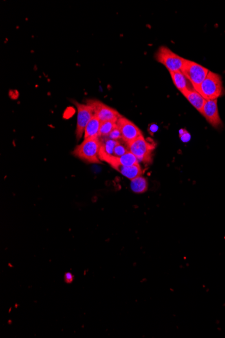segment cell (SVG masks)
Segmentation results:
<instances>
[{"mask_svg": "<svg viewBox=\"0 0 225 338\" xmlns=\"http://www.w3.org/2000/svg\"><path fill=\"white\" fill-rule=\"evenodd\" d=\"M101 142L99 138H91L84 140L73 151V155L88 163H100L99 151Z\"/></svg>", "mask_w": 225, "mask_h": 338, "instance_id": "6da1fadb", "label": "cell"}, {"mask_svg": "<svg viewBox=\"0 0 225 338\" xmlns=\"http://www.w3.org/2000/svg\"><path fill=\"white\" fill-rule=\"evenodd\" d=\"M206 100H213L224 93L222 79L220 75L209 71L204 81L195 89Z\"/></svg>", "mask_w": 225, "mask_h": 338, "instance_id": "7a4b0ae2", "label": "cell"}, {"mask_svg": "<svg viewBox=\"0 0 225 338\" xmlns=\"http://www.w3.org/2000/svg\"><path fill=\"white\" fill-rule=\"evenodd\" d=\"M181 71L190 82L193 89H197L207 76L209 70L196 62L186 60Z\"/></svg>", "mask_w": 225, "mask_h": 338, "instance_id": "3957f363", "label": "cell"}, {"mask_svg": "<svg viewBox=\"0 0 225 338\" xmlns=\"http://www.w3.org/2000/svg\"><path fill=\"white\" fill-rule=\"evenodd\" d=\"M127 148L129 152L136 156L139 161L149 163L152 160V155L155 145L154 142L146 140L144 136H142L127 145Z\"/></svg>", "mask_w": 225, "mask_h": 338, "instance_id": "277c9868", "label": "cell"}, {"mask_svg": "<svg viewBox=\"0 0 225 338\" xmlns=\"http://www.w3.org/2000/svg\"><path fill=\"white\" fill-rule=\"evenodd\" d=\"M155 58L157 62L165 66L169 73L181 71L186 60L175 54L165 46H162L159 49Z\"/></svg>", "mask_w": 225, "mask_h": 338, "instance_id": "5b68a950", "label": "cell"}, {"mask_svg": "<svg viewBox=\"0 0 225 338\" xmlns=\"http://www.w3.org/2000/svg\"><path fill=\"white\" fill-rule=\"evenodd\" d=\"M86 103L92 108L94 115L97 117L101 122L107 121L118 122L119 119L122 116L117 110L104 104L100 101L89 99Z\"/></svg>", "mask_w": 225, "mask_h": 338, "instance_id": "8992f818", "label": "cell"}, {"mask_svg": "<svg viewBox=\"0 0 225 338\" xmlns=\"http://www.w3.org/2000/svg\"><path fill=\"white\" fill-rule=\"evenodd\" d=\"M77 108V123L76 128V137L77 140H80L82 137L88 123L94 116V112L92 108L89 105L79 104L77 102H73Z\"/></svg>", "mask_w": 225, "mask_h": 338, "instance_id": "52a82bcc", "label": "cell"}, {"mask_svg": "<svg viewBox=\"0 0 225 338\" xmlns=\"http://www.w3.org/2000/svg\"><path fill=\"white\" fill-rule=\"evenodd\" d=\"M117 125L122 134V140L127 145L143 136L138 126L126 117H121L117 122Z\"/></svg>", "mask_w": 225, "mask_h": 338, "instance_id": "ba28073f", "label": "cell"}, {"mask_svg": "<svg viewBox=\"0 0 225 338\" xmlns=\"http://www.w3.org/2000/svg\"><path fill=\"white\" fill-rule=\"evenodd\" d=\"M201 114L213 127L218 128L222 125V121H221L219 109H218L217 99L206 100Z\"/></svg>", "mask_w": 225, "mask_h": 338, "instance_id": "9c48e42d", "label": "cell"}, {"mask_svg": "<svg viewBox=\"0 0 225 338\" xmlns=\"http://www.w3.org/2000/svg\"><path fill=\"white\" fill-rule=\"evenodd\" d=\"M184 96L201 113L204 107L206 99L194 89H188L182 93Z\"/></svg>", "mask_w": 225, "mask_h": 338, "instance_id": "30bf717a", "label": "cell"}, {"mask_svg": "<svg viewBox=\"0 0 225 338\" xmlns=\"http://www.w3.org/2000/svg\"><path fill=\"white\" fill-rule=\"evenodd\" d=\"M112 168L118 171L122 175L128 178V179H134L138 176H142L143 172L141 168L140 164L132 165V166H124L122 165H113Z\"/></svg>", "mask_w": 225, "mask_h": 338, "instance_id": "8fae6325", "label": "cell"}, {"mask_svg": "<svg viewBox=\"0 0 225 338\" xmlns=\"http://www.w3.org/2000/svg\"><path fill=\"white\" fill-rule=\"evenodd\" d=\"M101 122L97 117L93 116L88 123L85 130V139L91 138H99V131Z\"/></svg>", "mask_w": 225, "mask_h": 338, "instance_id": "7c38bea8", "label": "cell"}, {"mask_svg": "<svg viewBox=\"0 0 225 338\" xmlns=\"http://www.w3.org/2000/svg\"><path fill=\"white\" fill-rule=\"evenodd\" d=\"M169 73L175 87H177V89L181 93H183L186 90L190 89L188 86L187 78L183 74L182 71L171 72V73Z\"/></svg>", "mask_w": 225, "mask_h": 338, "instance_id": "4fadbf2b", "label": "cell"}, {"mask_svg": "<svg viewBox=\"0 0 225 338\" xmlns=\"http://www.w3.org/2000/svg\"><path fill=\"white\" fill-rule=\"evenodd\" d=\"M130 188L131 190L135 193H144L147 191L148 188H149V183H148L146 178L142 176H138V177L131 180Z\"/></svg>", "mask_w": 225, "mask_h": 338, "instance_id": "5bb4252c", "label": "cell"}, {"mask_svg": "<svg viewBox=\"0 0 225 338\" xmlns=\"http://www.w3.org/2000/svg\"><path fill=\"white\" fill-rule=\"evenodd\" d=\"M117 126H118L117 122L107 121V122H101L99 131V137H109L111 132H112Z\"/></svg>", "mask_w": 225, "mask_h": 338, "instance_id": "9a60e30c", "label": "cell"}, {"mask_svg": "<svg viewBox=\"0 0 225 338\" xmlns=\"http://www.w3.org/2000/svg\"><path fill=\"white\" fill-rule=\"evenodd\" d=\"M128 151V148L124 147L123 145L121 144L120 142L115 146L114 150H113V156H111V157H120L125 155Z\"/></svg>", "mask_w": 225, "mask_h": 338, "instance_id": "2e32d148", "label": "cell"}, {"mask_svg": "<svg viewBox=\"0 0 225 338\" xmlns=\"http://www.w3.org/2000/svg\"><path fill=\"white\" fill-rule=\"evenodd\" d=\"M109 139H113V140L119 141L120 139H122V134L118 126L111 132L109 137Z\"/></svg>", "mask_w": 225, "mask_h": 338, "instance_id": "e0dca14e", "label": "cell"}, {"mask_svg": "<svg viewBox=\"0 0 225 338\" xmlns=\"http://www.w3.org/2000/svg\"><path fill=\"white\" fill-rule=\"evenodd\" d=\"M179 137H180L181 139H182V141H184V142L186 143L188 142V141H190V135L189 133H188V131H186V130H181L180 132H179Z\"/></svg>", "mask_w": 225, "mask_h": 338, "instance_id": "ac0fdd59", "label": "cell"}, {"mask_svg": "<svg viewBox=\"0 0 225 338\" xmlns=\"http://www.w3.org/2000/svg\"><path fill=\"white\" fill-rule=\"evenodd\" d=\"M74 276L72 273L67 272L64 275V282L66 283V284H71L74 282Z\"/></svg>", "mask_w": 225, "mask_h": 338, "instance_id": "d6986e66", "label": "cell"}, {"mask_svg": "<svg viewBox=\"0 0 225 338\" xmlns=\"http://www.w3.org/2000/svg\"><path fill=\"white\" fill-rule=\"evenodd\" d=\"M155 128H158L157 127V126H156V125H154V126H151V131H153L154 132L156 131L157 129H155Z\"/></svg>", "mask_w": 225, "mask_h": 338, "instance_id": "ffe728a7", "label": "cell"}]
</instances>
